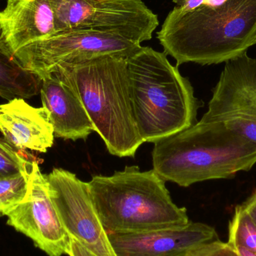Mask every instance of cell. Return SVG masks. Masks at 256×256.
<instances>
[{"instance_id":"6da1fadb","label":"cell","mask_w":256,"mask_h":256,"mask_svg":"<svg viewBox=\"0 0 256 256\" xmlns=\"http://www.w3.org/2000/svg\"><path fill=\"white\" fill-rule=\"evenodd\" d=\"M156 36L178 66L226 62L256 44V0H228L214 8L202 4L185 14L173 8Z\"/></svg>"},{"instance_id":"7a4b0ae2","label":"cell","mask_w":256,"mask_h":256,"mask_svg":"<svg viewBox=\"0 0 256 256\" xmlns=\"http://www.w3.org/2000/svg\"><path fill=\"white\" fill-rule=\"evenodd\" d=\"M126 58L102 56L58 64L50 73L78 96L108 152L120 158H134L143 141L132 110Z\"/></svg>"},{"instance_id":"3957f363","label":"cell","mask_w":256,"mask_h":256,"mask_svg":"<svg viewBox=\"0 0 256 256\" xmlns=\"http://www.w3.org/2000/svg\"><path fill=\"white\" fill-rule=\"evenodd\" d=\"M153 170L165 182L188 188L230 179L256 164V144L222 123L200 121L156 142Z\"/></svg>"},{"instance_id":"277c9868","label":"cell","mask_w":256,"mask_h":256,"mask_svg":"<svg viewBox=\"0 0 256 256\" xmlns=\"http://www.w3.org/2000/svg\"><path fill=\"white\" fill-rule=\"evenodd\" d=\"M126 61L132 110L143 142L155 143L197 122L201 104L194 88L165 52L141 46Z\"/></svg>"},{"instance_id":"5b68a950","label":"cell","mask_w":256,"mask_h":256,"mask_svg":"<svg viewBox=\"0 0 256 256\" xmlns=\"http://www.w3.org/2000/svg\"><path fill=\"white\" fill-rule=\"evenodd\" d=\"M94 208L108 234L142 232L189 224L185 208L176 206L166 182L154 170L126 166L88 182Z\"/></svg>"},{"instance_id":"8992f818","label":"cell","mask_w":256,"mask_h":256,"mask_svg":"<svg viewBox=\"0 0 256 256\" xmlns=\"http://www.w3.org/2000/svg\"><path fill=\"white\" fill-rule=\"evenodd\" d=\"M51 2L56 33L90 30L118 34L142 44L152 38L159 26L158 15L142 0Z\"/></svg>"},{"instance_id":"52a82bcc","label":"cell","mask_w":256,"mask_h":256,"mask_svg":"<svg viewBox=\"0 0 256 256\" xmlns=\"http://www.w3.org/2000/svg\"><path fill=\"white\" fill-rule=\"evenodd\" d=\"M141 44L118 34L90 30L56 33L18 50L15 58L22 67L42 79L58 64H70L104 55L128 58Z\"/></svg>"},{"instance_id":"ba28073f","label":"cell","mask_w":256,"mask_h":256,"mask_svg":"<svg viewBox=\"0 0 256 256\" xmlns=\"http://www.w3.org/2000/svg\"><path fill=\"white\" fill-rule=\"evenodd\" d=\"M200 121L222 123L256 144V58L246 52L226 62Z\"/></svg>"},{"instance_id":"9c48e42d","label":"cell","mask_w":256,"mask_h":256,"mask_svg":"<svg viewBox=\"0 0 256 256\" xmlns=\"http://www.w3.org/2000/svg\"><path fill=\"white\" fill-rule=\"evenodd\" d=\"M46 176L51 201L70 237L96 256H116L94 208L88 184L62 168Z\"/></svg>"},{"instance_id":"30bf717a","label":"cell","mask_w":256,"mask_h":256,"mask_svg":"<svg viewBox=\"0 0 256 256\" xmlns=\"http://www.w3.org/2000/svg\"><path fill=\"white\" fill-rule=\"evenodd\" d=\"M8 225L30 238L49 256L68 254L70 238L51 201L46 176L33 160L25 200L8 212Z\"/></svg>"},{"instance_id":"8fae6325","label":"cell","mask_w":256,"mask_h":256,"mask_svg":"<svg viewBox=\"0 0 256 256\" xmlns=\"http://www.w3.org/2000/svg\"><path fill=\"white\" fill-rule=\"evenodd\" d=\"M108 236L116 256H185L196 246L218 239L213 227L192 222L174 228Z\"/></svg>"},{"instance_id":"7c38bea8","label":"cell","mask_w":256,"mask_h":256,"mask_svg":"<svg viewBox=\"0 0 256 256\" xmlns=\"http://www.w3.org/2000/svg\"><path fill=\"white\" fill-rule=\"evenodd\" d=\"M3 38L12 54L56 33L51 0H7L0 12Z\"/></svg>"},{"instance_id":"4fadbf2b","label":"cell","mask_w":256,"mask_h":256,"mask_svg":"<svg viewBox=\"0 0 256 256\" xmlns=\"http://www.w3.org/2000/svg\"><path fill=\"white\" fill-rule=\"evenodd\" d=\"M0 132L14 148L42 153L52 147L55 136L48 111L33 108L22 98L0 105Z\"/></svg>"},{"instance_id":"5bb4252c","label":"cell","mask_w":256,"mask_h":256,"mask_svg":"<svg viewBox=\"0 0 256 256\" xmlns=\"http://www.w3.org/2000/svg\"><path fill=\"white\" fill-rule=\"evenodd\" d=\"M42 80V108L49 114L54 136L74 141L87 138L94 127L73 90L54 73L45 75Z\"/></svg>"},{"instance_id":"9a60e30c","label":"cell","mask_w":256,"mask_h":256,"mask_svg":"<svg viewBox=\"0 0 256 256\" xmlns=\"http://www.w3.org/2000/svg\"><path fill=\"white\" fill-rule=\"evenodd\" d=\"M42 80L26 70L8 48L0 24V97L6 100L28 99L40 92Z\"/></svg>"},{"instance_id":"2e32d148","label":"cell","mask_w":256,"mask_h":256,"mask_svg":"<svg viewBox=\"0 0 256 256\" xmlns=\"http://www.w3.org/2000/svg\"><path fill=\"white\" fill-rule=\"evenodd\" d=\"M227 243L244 246L256 254V226L242 204L236 206L230 220Z\"/></svg>"},{"instance_id":"e0dca14e","label":"cell","mask_w":256,"mask_h":256,"mask_svg":"<svg viewBox=\"0 0 256 256\" xmlns=\"http://www.w3.org/2000/svg\"><path fill=\"white\" fill-rule=\"evenodd\" d=\"M30 171L0 178V216H4L25 200L28 191Z\"/></svg>"},{"instance_id":"ac0fdd59","label":"cell","mask_w":256,"mask_h":256,"mask_svg":"<svg viewBox=\"0 0 256 256\" xmlns=\"http://www.w3.org/2000/svg\"><path fill=\"white\" fill-rule=\"evenodd\" d=\"M22 150L12 147L6 140L0 138V178L27 172L32 160Z\"/></svg>"},{"instance_id":"d6986e66","label":"cell","mask_w":256,"mask_h":256,"mask_svg":"<svg viewBox=\"0 0 256 256\" xmlns=\"http://www.w3.org/2000/svg\"><path fill=\"white\" fill-rule=\"evenodd\" d=\"M185 256H239L228 243L216 239L196 246Z\"/></svg>"},{"instance_id":"ffe728a7","label":"cell","mask_w":256,"mask_h":256,"mask_svg":"<svg viewBox=\"0 0 256 256\" xmlns=\"http://www.w3.org/2000/svg\"><path fill=\"white\" fill-rule=\"evenodd\" d=\"M176 4L174 8L179 14L188 13L200 8L204 2V0H172Z\"/></svg>"},{"instance_id":"44dd1931","label":"cell","mask_w":256,"mask_h":256,"mask_svg":"<svg viewBox=\"0 0 256 256\" xmlns=\"http://www.w3.org/2000/svg\"><path fill=\"white\" fill-rule=\"evenodd\" d=\"M70 238V249L68 255L69 256H96L86 248H84L79 242H76L74 238Z\"/></svg>"},{"instance_id":"7402d4cb","label":"cell","mask_w":256,"mask_h":256,"mask_svg":"<svg viewBox=\"0 0 256 256\" xmlns=\"http://www.w3.org/2000/svg\"><path fill=\"white\" fill-rule=\"evenodd\" d=\"M242 204L256 226V190Z\"/></svg>"},{"instance_id":"603a6c76","label":"cell","mask_w":256,"mask_h":256,"mask_svg":"<svg viewBox=\"0 0 256 256\" xmlns=\"http://www.w3.org/2000/svg\"><path fill=\"white\" fill-rule=\"evenodd\" d=\"M230 246L239 256H256V252H252V251L250 250L246 249L244 246H239V245Z\"/></svg>"},{"instance_id":"cb8c5ba5","label":"cell","mask_w":256,"mask_h":256,"mask_svg":"<svg viewBox=\"0 0 256 256\" xmlns=\"http://www.w3.org/2000/svg\"><path fill=\"white\" fill-rule=\"evenodd\" d=\"M227 1L228 0H204L202 6L210 8H214L219 7Z\"/></svg>"}]
</instances>
